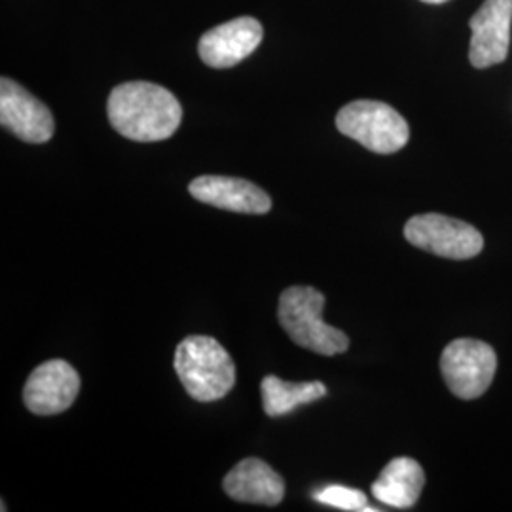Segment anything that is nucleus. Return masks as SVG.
<instances>
[{
	"label": "nucleus",
	"instance_id": "f257e3e1",
	"mask_svg": "<svg viewBox=\"0 0 512 512\" xmlns=\"http://www.w3.org/2000/svg\"><path fill=\"white\" fill-rule=\"evenodd\" d=\"M110 126L137 143L169 139L183 120L177 97L152 82H126L109 97Z\"/></svg>",
	"mask_w": 512,
	"mask_h": 512
},
{
	"label": "nucleus",
	"instance_id": "1a4fd4ad",
	"mask_svg": "<svg viewBox=\"0 0 512 512\" xmlns=\"http://www.w3.org/2000/svg\"><path fill=\"white\" fill-rule=\"evenodd\" d=\"M80 391V376L63 359L37 366L23 389L25 406L37 416H54L69 410Z\"/></svg>",
	"mask_w": 512,
	"mask_h": 512
},
{
	"label": "nucleus",
	"instance_id": "7ed1b4c3",
	"mask_svg": "<svg viewBox=\"0 0 512 512\" xmlns=\"http://www.w3.org/2000/svg\"><path fill=\"white\" fill-rule=\"evenodd\" d=\"M325 296L313 287H289L279 296L277 317L296 346L319 355H336L349 348L346 332L323 321Z\"/></svg>",
	"mask_w": 512,
	"mask_h": 512
},
{
	"label": "nucleus",
	"instance_id": "4468645a",
	"mask_svg": "<svg viewBox=\"0 0 512 512\" xmlns=\"http://www.w3.org/2000/svg\"><path fill=\"white\" fill-rule=\"evenodd\" d=\"M262 389V406L264 412L272 418L285 416L296 410L302 404H310L313 401L323 399L329 389L323 382H285L277 376H266L260 384Z\"/></svg>",
	"mask_w": 512,
	"mask_h": 512
},
{
	"label": "nucleus",
	"instance_id": "f03ea898",
	"mask_svg": "<svg viewBox=\"0 0 512 512\" xmlns=\"http://www.w3.org/2000/svg\"><path fill=\"white\" fill-rule=\"evenodd\" d=\"M173 365L186 393L200 403L219 401L236 385V365L230 353L211 336L184 338Z\"/></svg>",
	"mask_w": 512,
	"mask_h": 512
},
{
	"label": "nucleus",
	"instance_id": "dca6fc26",
	"mask_svg": "<svg viewBox=\"0 0 512 512\" xmlns=\"http://www.w3.org/2000/svg\"><path fill=\"white\" fill-rule=\"evenodd\" d=\"M423 2H427V4H442V2H446V0H423Z\"/></svg>",
	"mask_w": 512,
	"mask_h": 512
},
{
	"label": "nucleus",
	"instance_id": "9b49d317",
	"mask_svg": "<svg viewBox=\"0 0 512 512\" xmlns=\"http://www.w3.org/2000/svg\"><path fill=\"white\" fill-rule=\"evenodd\" d=\"M188 192L198 202L219 207L224 211L245 213V215H264L272 209L270 196L256 184L236 177L205 175L194 179Z\"/></svg>",
	"mask_w": 512,
	"mask_h": 512
},
{
	"label": "nucleus",
	"instance_id": "6e6552de",
	"mask_svg": "<svg viewBox=\"0 0 512 512\" xmlns=\"http://www.w3.org/2000/svg\"><path fill=\"white\" fill-rule=\"evenodd\" d=\"M471 25L469 61L476 69H488L507 59L511 46L512 0H486Z\"/></svg>",
	"mask_w": 512,
	"mask_h": 512
},
{
	"label": "nucleus",
	"instance_id": "39448f33",
	"mask_svg": "<svg viewBox=\"0 0 512 512\" xmlns=\"http://www.w3.org/2000/svg\"><path fill=\"white\" fill-rule=\"evenodd\" d=\"M440 370L448 389L458 399L473 401L484 395L494 382L497 355L486 342L458 338L442 351Z\"/></svg>",
	"mask_w": 512,
	"mask_h": 512
},
{
	"label": "nucleus",
	"instance_id": "f8f14e48",
	"mask_svg": "<svg viewBox=\"0 0 512 512\" xmlns=\"http://www.w3.org/2000/svg\"><path fill=\"white\" fill-rule=\"evenodd\" d=\"M224 492L241 503L255 505H279L285 497V482L266 461L247 458L226 475Z\"/></svg>",
	"mask_w": 512,
	"mask_h": 512
},
{
	"label": "nucleus",
	"instance_id": "423d86ee",
	"mask_svg": "<svg viewBox=\"0 0 512 512\" xmlns=\"http://www.w3.org/2000/svg\"><path fill=\"white\" fill-rule=\"evenodd\" d=\"M404 238L421 251L450 260H467L484 249V238L475 226L439 213L412 217L404 226Z\"/></svg>",
	"mask_w": 512,
	"mask_h": 512
},
{
	"label": "nucleus",
	"instance_id": "0eeeda50",
	"mask_svg": "<svg viewBox=\"0 0 512 512\" xmlns=\"http://www.w3.org/2000/svg\"><path fill=\"white\" fill-rule=\"evenodd\" d=\"M0 124L18 139L33 145L54 137L55 122L50 109L10 78L0 80Z\"/></svg>",
	"mask_w": 512,
	"mask_h": 512
},
{
	"label": "nucleus",
	"instance_id": "20e7f679",
	"mask_svg": "<svg viewBox=\"0 0 512 512\" xmlns=\"http://www.w3.org/2000/svg\"><path fill=\"white\" fill-rule=\"evenodd\" d=\"M336 128L376 154H395L410 139L403 116L380 101L349 103L338 112Z\"/></svg>",
	"mask_w": 512,
	"mask_h": 512
},
{
	"label": "nucleus",
	"instance_id": "9d476101",
	"mask_svg": "<svg viewBox=\"0 0 512 512\" xmlns=\"http://www.w3.org/2000/svg\"><path fill=\"white\" fill-rule=\"evenodd\" d=\"M262 37L264 31L258 19H232L200 38V57L213 69H230L253 54Z\"/></svg>",
	"mask_w": 512,
	"mask_h": 512
},
{
	"label": "nucleus",
	"instance_id": "2eb2a0df",
	"mask_svg": "<svg viewBox=\"0 0 512 512\" xmlns=\"http://www.w3.org/2000/svg\"><path fill=\"white\" fill-rule=\"evenodd\" d=\"M313 499L323 503V505L334 507V509H342V511H376V509L368 507V499H366V495L361 490L348 488V486H327V488L315 492Z\"/></svg>",
	"mask_w": 512,
	"mask_h": 512
},
{
	"label": "nucleus",
	"instance_id": "ddd939ff",
	"mask_svg": "<svg viewBox=\"0 0 512 512\" xmlns=\"http://www.w3.org/2000/svg\"><path fill=\"white\" fill-rule=\"evenodd\" d=\"M425 484V473L420 463L412 458L391 459L372 484V495L389 507L412 509Z\"/></svg>",
	"mask_w": 512,
	"mask_h": 512
}]
</instances>
